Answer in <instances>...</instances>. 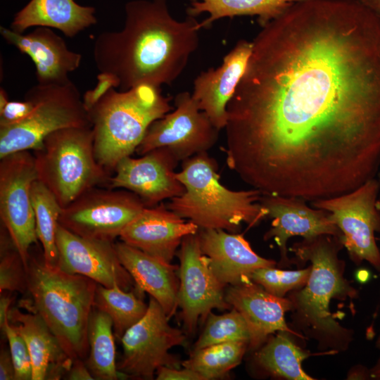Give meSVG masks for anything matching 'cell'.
Returning <instances> with one entry per match:
<instances>
[{
  "label": "cell",
  "mask_w": 380,
  "mask_h": 380,
  "mask_svg": "<svg viewBox=\"0 0 380 380\" xmlns=\"http://www.w3.org/2000/svg\"><path fill=\"white\" fill-rule=\"evenodd\" d=\"M227 105L229 169L262 195L352 191L380 166V16L303 0L254 38Z\"/></svg>",
  "instance_id": "6da1fadb"
},
{
  "label": "cell",
  "mask_w": 380,
  "mask_h": 380,
  "mask_svg": "<svg viewBox=\"0 0 380 380\" xmlns=\"http://www.w3.org/2000/svg\"><path fill=\"white\" fill-rule=\"evenodd\" d=\"M124 27L94 40L93 58L99 72L114 75L120 91L146 84H171L199 44L200 23L170 14L167 0H133L125 7Z\"/></svg>",
  "instance_id": "7a4b0ae2"
},
{
  "label": "cell",
  "mask_w": 380,
  "mask_h": 380,
  "mask_svg": "<svg viewBox=\"0 0 380 380\" xmlns=\"http://www.w3.org/2000/svg\"><path fill=\"white\" fill-rule=\"evenodd\" d=\"M343 247L341 238L323 234L303 239L290 248L295 255L292 263L310 261L312 267L306 284L288 293L291 329L315 340L324 354L345 351L353 340V331L340 324L329 308L333 299L345 301L358 296L345 277L346 264L338 256Z\"/></svg>",
  "instance_id": "3957f363"
},
{
  "label": "cell",
  "mask_w": 380,
  "mask_h": 380,
  "mask_svg": "<svg viewBox=\"0 0 380 380\" xmlns=\"http://www.w3.org/2000/svg\"><path fill=\"white\" fill-rule=\"evenodd\" d=\"M25 270L31 302H25V306L43 319L71 359L85 360L89 353V322L98 284L30 255Z\"/></svg>",
  "instance_id": "277c9868"
},
{
  "label": "cell",
  "mask_w": 380,
  "mask_h": 380,
  "mask_svg": "<svg viewBox=\"0 0 380 380\" xmlns=\"http://www.w3.org/2000/svg\"><path fill=\"white\" fill-rule=\"evenodd\" d=\"M216 161L207 151L182 160L177 178L184 184V193L170 199L165 205L199 229H222L237 233L241 224L248 228L258 225L267 217V210L258 203L262 193L255 189L232 191L220 182Z\"/></svg>",
  "instance_id": "5b68a950"
},
{
  "label": "cell",
  "mask_w": 380,
  "mask_h": 380,
  "mask_svg": "<svg viewBox=\"0 0 380 380\" xmlns=\"http://www.w3.org/2000/svg\"><path fill=\"white\" fill-rule=\"evenodd\" d=\"M171 98L159 87L142 84L127 91L110 89L87 111L97 161L107 171L129 156L149 126L172 110Z\"/></svg>",
  "instance_id": "8992f818"
},
{
  "label": "cell",
  "mask_w": 380,
  "mask_h": 380,
  "mask_svg": "<svg viewBox=\"0 0 380 380\" xmlns=\"http://www.w3.org/2000/svg\"><path fill=\"white\" fill-rule=\"evenodd\" d=\"M33 151L37 179L63 208L89 189L108 186L111 177L96 158L91 126L54 132Z\"/></svg>",
  "instance_id": "52a82bcc"
},
{
  "label": "cell",
  "mask_w": 380,
  "mask_h": 380,
  "mask_svg": "<svg viewBox=\"0 0 380 380\" xmlns=\"http://www.w3.org/2000/svg\"><path fill=\"white\" fill-rule=\"evenodd\" d=\"M25 97L34 102V109L22 122L0 127V159L19 151H34L58 130L91 126L80 91L72 81L62 85L37 84Z\"/></svg>",
  "instance_id": "ba28073f"
},
{
  "label": "cell",
  "mask_w": 380,
  "mask_h": 380,
  "mask_svg": "<svg viewBox=\"0 0 380 380\" xmlns=\"http://www.w3.org/2000/svg\"><path fill=\"white\" fill-rule=\"evenodd\" d=\"M169 319L151 297L146 315L120 340L123 353L117 369L125 377L151 380L160 367L179 368L180 360L169 350L184 345L186 332L172 327Z\"/></svg>",
  "instance_id": "9c48e42d"
},
{
  "label": "cell",
  "mask_w": 380,
  "mask_h": 380,
  "mask_svg": "<svg viewBox=\"0 0 380 380\" xmlns=\"http://www.w3.org/2000/svg\"><path fill=\"white\" fill-rule=\"evenodd\" d=\"M379 190L380 182L374 177L352 191L311 203L331 213L342 232L341 240L351 260L356 264L365 260L379 272L380 251L374 233L380 232Z\"/></svg>",
  "instance_id": "30bf717a"
},
{
  "label": "cell",
  "mask_w": 380,
  "mask_h": 380,
  "mask_svg": "<svg viewBox=\"0 0 380 380\" xmlns=\"http://www.w3.org/2000/svg\"><path fill=\"white\" fill-rule=\"evenodd\" d=\"M145 208L126 189L94 187L63 208L58 223L80 236L113 242Z\"/></svg>",
  "instance_id": "8fae6325"
},
{
  "label": "cell",
  "mask_w": 380,
  "mask_h": 380,
  "mask_svg": "<svg viewBox=\"0 0 380 380\" xmlns=\"http://www.w3.org/2000/svg\"><path fill=\"white\" fill-rule=\"evenodd\" d=\"M37 179L34 155L19 151L0 161V217L26 267L30 248L37 243L31 187Z\"/></svg>",
  "instance_id": "7c38bea8"
},
{
  "label": "cell",
  "mask_w": 380,
  "mask_h": 380,
  "mask_svg": "<svg viewBox=\"0 0 380 380\" xmlns=\"http://www.w3.org/2000/svg\"><path fill=\"white\" fill-rule=\"evenodd\" d=\"M175 108L154 121L147 129L136 152L142 156L153 149L166 148L182 161L207 151L216 143L219 129L201 111L188 91L177 94Z\"/></svg>",
  "instance_id": "4fadbf2b"
},
{
  "label": "cell",
  "mask_w": 380,
  "mask_h": 380,
  "mask_svg": "<svg viewBox=\"0 0 380 380\" xmlns=\"http://www.w3.org/2000/svg\"><path fill=\"white\" fill-rule=\"evenodd\" d=\"M179 247L178 307L186 333L193 334L198 321L205 319L213 309L232 307L225 300L226 286L216 277L202 253L198 234L184 236Z\"/></svg>",
  "instance_id": "5bb4252c"
},
{
  "label": "cell",
  "mask_w": 380,
  "mask_h": 380,
  "mask_svg": "<svg viewBox=\"0 0 380 380\" xmlns=\"http://www.w3.org/2000/svg\"><path fill=\"white\" fill-rule=\"evenodd\" d=\"M57 266L87 277L106 287L131 291L136 284L121 264L114 243L80 236L58 224L56 234Z\"/></svg>",
  "instance_id": "9a60e30c"
},
{
  "label": "cell",
  "mask_w": 380,
  "mask_h": 380,
  "mask_svg": "<svg viewBox=\"0 0 380 380\" xmlns=\"http://www.w3.org/2000/svg\"><path fill=\"white\" fill-rule=\"evenodd\" d=\"M179 162L166 148L153 149L138 158L126 156L116 165L108 186L129 191L146 207L156 206L184 193L185 187L175 172Z\"/></svg>",
  "instance_id": "2e32d148"
},
{
  "label": "cell",
  "mask_w": 380,
  "mask_h": 380,
  "mask_svg": "<svg viewBox=\"0 0 380 380\" xmlns=\"http://www.w3.org/2000/svg\"><path fill=\"white\" fill-rule=\"evenodd\" d=\"M260 203L272 219V227L265 234L264 240L273 239L279 249V267H289L292 260L287 253L288 240L299 236L310 239L327 234L341 239L343 234L333 221L331 213L325 210L312 208L306 201L293 196L262 195Z\"/></svg>",
  "instance_id": "e0dca14e"
},
{
  "label": "cell",
  "mask_w": 380,
  "mask_h": 380,
  "mask_svg": "<svg viewBox=\"0 0 380 380\" xmlns=\"http://www.w3.org/2000/svg\"><path fill=\"white\" fill-rule=\"evenodd\" d=\"M198 227L160 203L146 207L122 231L121 241L165 262L171 263L182 239Z\"/></svg>",
  "instance_id": "ac0fdd59"
},
{
  "label": "cell",
  "mask_w": 380,
  "mask_h": 380,
  "mask_svg": "<svg viewBox=\"0 0 380 380\" xmlns=\"http://www.w3.org/2000/svg\"><path fill=\"white\" fill-rule=\"evenodd\" d=\"M253 42L239 40L217 68L201 72L194 80L192 98L219 130L225 128L227 105L246 70Z\"/></svg>",
  "instance_id": "d6986e66"
},
{
  "label": "cell",
  "mask_w": 380,
  "mask_h": 380,
  "mask_svg": "<svg viewBox=\"0 0 380 380\" xmlns=\"http://www.w3.org/2000/svg\"><path fill=\"white\" fill-rule=\"evenodd\" d=\"M0 33L8 44L32 58L38 84H65L71 81L69 73L80 65L82 55L70 50L64 39L51 28L37 27L23 34L1 26Z\"/></svg>",
  "instance_id": "ffe728a7"
},
{
  "label": "cell",
  "mask_w": 380,
  "mask_h": 380,
  "mask_svg": "<svg viewBox=\"0 0 380 380\" xmlns=\"http://www.w3.org/2000/svg\"><path fill=\"white\" fill-rule=\"evenodd\" d=\"M225 300L246 320L250 333L249 350H258L275 332L293 333L284 318L291 308L289 299L272 295L251 279L230 285Z\"/></svg>",
  "instance_id": "44dd1931"
},
{
  "label": "cell",
  "mask_w": 380,
  "mask_h": 380,
  "mask_svg": "<svg viewBox=\"0 0 380 380\" xmlns=\"http://www.w3.org/2000/svg\"><path fill=\"white\" fill-rule=\"evenodd\" d=\"M197 234L202 253L224 286L246 281L256 269L277 265L258 255L243 234L215 229H199Z\"/></svg>",
  "instance_id": "7402d4cb"
},
{
  "label": "cell",
  "mask_w": 380,
  "mask_h": 380,
  "mask_svg": "<svg viewBox=\"0 0 380 380\" xmlns=\"http://www.w3.org/2000/svg\"><path fill=\"white\" fill-rule=\"evenodd\" d=\"M118 258L139 293L146 292L160 305L169 319L178 307L179 267L165 262L122 241L114 243Z\"/></svg>",
  "instance_id": "603a6c76"
},
{
  "label": "cell",
  "mask_w": 380,
  "mask_h": 380,
  "mask_svg": "<svg viewBox=\"0 0 380 380\" xmlns=\"http://www.w3.org/2000/svg\"><path fill=\"white\" fill-rule=\"evenodd\" d=\"M9 322L24 338L31 357L32 380H58L70 370L73 360L64 351L43 319L33 312L10 309Z\"/></svg>",
  "instance_id": "cb8c5ba5"
},
{
  "label": "cell",
  "mask_w": 380,
  "mask_h": 380,
  "mask_svg": "<svg viewBox=\"0 0 380 380\" xmlns=\"http://www.w3.org/2000/svg\"><path fill=\"white\" fill-rule=\"evenodd\" d=\"M95 8L78 4L75 0H30L14 16L11 29L18 33L32 27L60 30L67 37L96 23Z\"/></svg>",
  "instance_id": "d4e9b609"
},
{
  "label": "cell",
  "mask_w": 380,
  "mask_h": 380,
  "mask_svg": "<svg viewBox=\"0 0 380 380\" xmlns=\"http://www.w3.org/2000/svg\"><path fill=\"white\" fill-rule=\"evenodd\" d=\"M289 332L278 331L255 350L254 363L267 376L288 380H313L302 368L311 354L293 341Z\"/></svg>",
  "instance_id": "484cf974"
},
{
  "label": "cell",
  "mask_w": 380,
  "mask_h": 380,
  "mask_svg": "<svg viewBox=\"0 0 380 380\" xmlns=\"http://www.w3.org/2000/svg\"><path fill=\"white\" fill-rule=\"evenodd\" d=\"M300 1L303 0H192L187 14L192 17L203 13L209 14L200 23L201 28L208 27L222 18L241 15H255L260 26L264 27Z\"/></svg>",
  "instance_id": "4316f807"
},
{
  "label": "cell",
  "mask_w": 380,
  "mask_h": 380,
  "mask_svg": "<svg viewBox=\"0 0 380 380\" xmlns=\"http://www.w3.org/2000/svg\"><path fill=\"white\" fill-rule=\"evenodd\" d=\"M89 353L85 363L94 379L116 380L125 377L117 369L113 322L94 308L88 327Z\"/></svg>",
  "instance_id": "83f0119b"
},
{
  "label": "cell",
  "mask_w": 380,
  "mask_h": 380,
  "mask_svg": "<svg viewBox=\"0 0 380 380\" xmlns=\"http://www.w3.org/2000/svg\"><path fill=\"white\" fill-rule=\"evenodd\" d=\"M148 304L132 290L125 291L119 286L106 287L97 284L94 308L108 315L113 322L114 336L121 340L124 334L146 315Z\"/></svg>",
  "instance_id": "f1b7e54d"
},
{
  "label": "cell",
  "mask_w": 380,
  "mask_h": 380,
  "mask_svg": "<svg viewBox=\"0 0 380 380\" xmlns=\"http://www.w3.org/2000/svg\"><path fill=\"white\" fill-rule=\"evenodd\" d=\"M31 199L37 235L43 248L44 261L49 265L57 266L56 234L63 208L52 192L38 179L32 185Z\"/></svg>",
  "instance_id": "f546056e"
},
{
  "label": "cell",
  "mask_w": 380,
  "mask_h": 380,
  "mask_svg": "<svg viewBox=\"0 0 380 380\" xmlns=\"http://www.w3.org/2000/svg\"><path fill=\"white\" fill-rule=\"evenodd\" d=\"M248 345V341H230L193 350L182 365L198 372L205 380L222 379L241 363Z\"/></svg>",
  "instance_id": "4dcf8cb0"
},
{
  "label": "cell",
  "mask_w": 380,
  "mask_h": 380,
  "mask_svg": "<svg viewBox=\"0 0 380 380\" xmlns=\"http://www.w3.org/2000/svg\"><path fill=\"white\" fill-rule=\"evenodd\" d=\"M250 341L248 325L241 313L232 308L229 312L217 315L210 312L205 327L194 344V350L230 341Z\"/></svg>",
  "instance_id": "1f68e13d"
},
{
  "label": "cell",
  "mask_w": 380,
  "mask_h": 380,
  "mask_svg": "<svg viewBox=\"0 0 380 380\" xmlns=\"http://www.w3.org/2000/svg\"><path fill=\"white\" fill-rule=\"evenodd\" d=\"M27 292L26 270L23 260L3 226L0 236V293Z\"/></svg>",
  "instance_id": "d6a6232c"
},
{
  "label": "cell",
  "mask_w": 380,
  "mask_h": 380,
  "mask_svg": "<svg viewBox=\"0 0 380 380\" xmlns=\"http://www.w3.org/2000/svg\"><path fill=\"white\" fill-rule=\"evenodd\" d=\"M311 269V265L297 270H283L275 267H260L252 272L250 279L272 295L284 297L306 284Z\"/></svg>",
  "instance_id": "836d02e7"
},
{
  "label": "cell",
  "mask_w": 380,
  "mask_h": 380,
  "mask_svg": "<svg viewBox=\"0 0 380 380\" xmlns=\"http://www.w3.org/2000/svg\"><path fill=\"white\" fill-rule=\"evenodd\" d=\"M1 331L8 339L9 351L15 368V380H32L31 357L24 338L15 325L10 322Z\"/></svg>",
  "instance_id": "e575fe53"
},
{
  "label": "cell",
  "mask_w": 380,
  "mask_h": 380,
  "mask_svg": "<svg viewBox=\"0 0 380 380\" xmlns=\"http://www.w3.org/2000/svg\"><path fill=\"white\" fill-rule=\"evenodd\" d=\"M34 102L25 97L23 101H9L0 109V127L16 125L24 120L33 110Z\"/></svg>",
  "instance_id": "d590c367"
},
{
  "label": "cell",
  "mask_w": 380,
  "mask_h": 380,
  "mask_svg": "<svg viewBox=\"0 0 380 380\" xmlns=\"http://www.w3.org/2000/svg\"><path fill=\"white\" fill-rule=\"evenodd\" d=\"M97 83L94 89L87 91L82 99L87 111L90 110L110 89L118 88V78L110 72H99Z\"/></svg>",
  "instance_id": "8d00e7d4"
},
{
  "label": "cell",
  "mask_w": 380,
  "mask_h": 380,
  "mask_svg": "<svg viewBox=\"0 0 380 380\" xmlns=\"http://www.w3.org/2000/svg\"><path fill=\"white\" fill-rule=\"evenodd\" d=\"M179 368L163 366L156 372L157 380H205L198 372L185 368Z\"/></svg>",
  "instance_id": "74e56055"
},
{
  "label": "cell",
  "mask_w": 380,
  "mask_h": 380,
  "mask_svg": "<svg viewBox=\"0 0 380 380\" xmlns=\"http://www.w3.org/2000/svg\"><path fill=\"white\" fill-rule=\"evenodd\" d=\"M68 379L70 380H92L94 379L85 361L80 358L74 359L72 366L66 374Z\"/></svg>",
  "instance_id": "f35d334b"
},
{
  "label": "cell",
  "mask_w": 380,
  "mask_h": 380,
  "mask_svg": "<svg viewBox=\"0 0 380 380\" xmlns=\"http://www.w3.org/2000/svg\"><path fill=\"white\" fill-rule=\"evenodd\" d=\"M0 379L15 380V372L10 351L5 348L0 353Z\"/></svg>",
  "instance_id": "ab89813d"
},
{
  "label": "cell",
  "mask_w": 380,
  "mask_h": 380,
  "mask_svg": "<svg viewBox=\"0 0 380 380\" xmlns=\"http://www.w3.org/2000/svg\"><path fill=\"white\" fill-rule=\"evenodd\" d=\"M12 298L8 294L1 293L0 298V327L2 329L9 322L8 314Z\"/></svg>",
  "instance_id": "60d3db41"
},
{
  "label": "cell",
  "mask_w": 380,
  "mask_h": 380,
  "mask_svg": "<svg viewBox=\"0 0 380 380\" xmlns=\"http://www.w3.org/2000/svg\"><path fill=\"white\" fill-rule=\"evenodd\" d=\"M348 379H371L369 369L362 365L353 367L348 372Z\"/></svg>",
  "instance_id": "b9f144b4"
},
{
  "label": "cell",
  "mask_w": 380,
  "mask_h": 380,
  "mask_svg": "<svg viewBox=\"0 0 380 380\" xmlns=\"http://www.w3.org/2000/svg\"><path fill=\"white\" fill-rule=\"evenodd\" d=\"M364 6L380 16V0H358Z\"/></svg>",
  "instance_id": "7bdbcfd3"
},
{
  "label": "cell",
  "mask_w": 380,
  "mask_h": 380,
  "mask_svg": "<svg viewBox=\"0 0 380 380\" xmlns=\"http://www.w3.org/2000/svg\"><path fill=\"white\" fill-rule=\"evenodd\" d=\"M371 379L380 380V357L372 367L369 369Z\"/></svg>",
  "instance_id": "ee69618b"
},
{
  "label": "cell",
  "mask_w": 380,
  "mask_h": 380,
  "mask_svg": "<svg viewBox=\"0 0 380 380\" xmlns=\"http://www.w3.org/2000/svg\"><path fill=\"white\" fill-rule=\"evenodd\" d=\"M9 101L8 96L4 89H0V109L4 108Z\"/></svg>",
  "instance_id": "f6af8a7d"
},
{
  "label": "cell",
  "mask_w": 380,
  "mask_h": 380,
  "mask_svg": "<svg viewBox=\"0 0 380 380\" xmlns=\"http://www.w3.org/2000/svg\"><path fill=\"white\" fill-rule=\"evenodd\" d=\"M375 345H376V347L378 348V349H380V333L377 337V339L376 341V343H375Z\"/></svg>",
  "instance_id": "bcb514c9"
},
{
  "label": "cell",
  "mask_w": 380,
  "mask_h": 380,
  "mask_svg": "<svg viewBox=\"0 0 380 380\" xmlns=\"http://www.w3.org/2000/svg\"><path fill=\"white\" fill-rule=\"evenodd\" d=\"M378 208H379V210H380V198H379V200L378 201Z\"/></svg>",
  "instance_id": "7dc6e473"
}]
</instances>
